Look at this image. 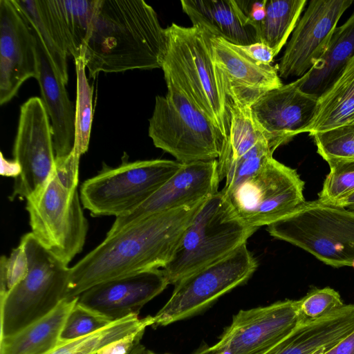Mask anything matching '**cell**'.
I'll return each instance as SVG.
<instances>
[{"label":"cell","mask_w":354,"mask_h":354,"mask_svg":"<svg viewBox=\"0 0 354 354\" xmlns=\"http://www.w3.org/2000/svg\"><path fill=\"white\" fill-rule=\"evenodd\" d=\"M217 160L183 163L182 167L146 201L115 218L111 236L148 216L205 201L218 192Z\"/></svg>","instance_id":"9a60e30c"},{"label":"cell","mask_w":354,"mask_h":354,"mask_svg":"<svg viewBox=\"0 0 354 354\" xmlns=\"http://www.w3.org/2000/svg\"><path fill=\"white\" fill-rule=\"evenodd\" d=\"M153 322L152 316L140 319L138 315H131L87 336L59 342L46 354H96L106 344L139 329L152 326Z\"/></svg>","instance_id":"f1b7e54d"},{"label":"cell","mask_w":354,"mask_h":354,"mask_svg":"<svg viewBox=\"0 0 354 354\" xmlns=\"http://www.w3.org/2000/svg\"><path fill=\"white\" fill-rule=\"evenodd\" d=\"M77 87L75 116V145L73 153L80 158L88 148L93 122V89L88 84L86 75V66L80 55L74 59Z\"/></svg>","instance_id":"f546056e"},{"label":"cell","mask_w":354,"mask_h":354,"mask_svg":"<svg viewBox=\"0 0 354 354\" xmlns=\"http://www.w3.org/2000/svg\"><path fill=\"white\" fill-rule=\"evenodd\" d=\"M326 161L330 172L318 199L332 204L354 192V160L331 158Z\"/></svg>","instance_id":"1f68e13d"},{"label":"cell","mask_w":354,"mask_h":354,"mask_svg":"<svg viewBox=\"0 0 354 354\" xmlns=\"http://www.w3.org/2000/svg\"><path fill=\"white\" fill-rule=\"evenodd\" d=\"M332 205L344 208L347 207L348 209L354 210V192L342 199L337 201L336 202L332 203Z\"/></svg>","instance_id":"b9f144b4"},{"label":"cell","mask_w":354,"mask_h":354,"mask_svg":"<svg viewBox=\"0 0 354 354\" xmlns=\"http://www.w3.org/2000/svg\"><path fill=\"white\" fill-rule=\"evenodd\" d=\"M279 147L268 138L260 140L252 147L232 162L226 170L225 190H230L257 173L273 158Z\"/></svg>","instance_id":"4dcf8cb0"},{"label":"cell","mask_w":354,"mask_h":354,"mask_svg":"<svg viewBox=\"0 0 354 354\" xmlns=\"http://www.w3.org/2000/svg\"><path fill=\"white\" fill-rule=\"evenodd\" d=\"M242 19L247 26L253 27L259 35L266 17L268 0H234Z\"/></svg>","instance_id":"8d00e7d4"},{"label":"cell","mask_w":354,"mask_h":354,"mask_svg":"<svg viewBox=\"0 0 354 354\" xmlns=\"http://www.w3.org/2000/svg\"><path fill=\"white\" fill-rule=\"evenodd\" d=\"M68 56L79 57L92 21L96 0H47Z\"/></svg>","instance_id":"4316f807"},{"label":"cell","mask_w":354,"mask_h":354,"mask_svg":"<svg viewBox=\"0 0 354 354\" xmlns=\"http://www.w3.org/2000/svg\"><path fill=\"white\" fill-rule=\"evenodd\" d=\"M112 322L106 317L81 305L77 301L64 322L59 342H64L87 336Z\"/></svg>","instance_id":"d6a6232c"},{"label":"cell","mask_w":354,"mask_h":354,"mask_svg":"<svg viewBox=\"0 0 354 354\" xmlns=\"http://www.w3.org/2000/svg\"><path fill=\"white\" fill-rule=\"evenodd\" d=\"M257 268V261L246 243L226 257L185 277L175 284L170 299L153 316L152 327L167 326L198 313L245 283Z\"/></svg>","instance_id":"8fae6325"},{"label":"cell","mask_w":354,"mask_h":354,"mask_svg":"<svg viewBox=\"0 0 354 354\" xmlns=\"http://www.w3.org/2000/svg\"><path fill=\"white\" fill-rule=\"evenodd\" d=\"M28 261L26 277L0 296L1 336H10L53 311L65 299L71 268L32 232L21 239Z\"/></svg>","instance_id":"8992f818"},{"label":"cell","mask_w":354,"mask_h":354,"mask_svg":"<svg viewBox=\"0 0 354 354\" xmlns=\"http://www.w3.org/2000/svg\"><path fill=\"white\" fill-rule=\"evenodd\" d=\"M182 9L194 26L237 46L259 42L257 30L247 26L234 0H181Z\"/></svg>","instance_id":"7402d4cb"},{"label":"cell","mask_w":354,"mask_h":354,"mask_svg":"<svg viewBox=\"0 0 354 354\" xmlns=\"http://www.w3.org/2000/svg\"><path fill=\"white\" fill-rule=\"evenodd\" d=\"M354 125V56L333 84L318 97L317 115L309 133Z\"/></svg>","instance_id":"d4e9b609"},{"label":"cell","mask_w":354,"mask_h":354,"mask_svg":"<svg viewBox=\"0 0 354 354\" xmlns=\"http://www.w3.org/2000/svg\"><path fill=\"white\" fill-rule=\"evenodd\" d=\"M146 328L139 329L106 344L96 354H130L140 344Z\"/></svg>","instance_id":"74e56055"},{"label":"cell","mask_w":354,"mask_h":354,"mask_svg":"<svg viewBox=\"0 0 354 354\" xmlns=\"http://www.w3.org/2000/svg\"><path fill=\"white\" fill-rule=\"evenodd\" d=\"M257 229L232 214L222 190L206 199L162 268L169 284L226 257L247 243Z\"/></svg>","instance_id":"52a82bcc"},{"label":"cell","mask_w":354,"mask_h":354,"mask_svg":"<svg viewBox=\"0 0 354 354\" xmlns=\"http://www.w3.org/2000/svg\"><path fill=\"white\" fill-rule=\"evenodd\" d=\"M324 354H354V331Z\"/></svg>","instance_id":"ab89813d"},{"label":"cell","mask_w":354,"mask_h":354,"mask_svg":"<svg viewBox=\"0 0 354 354\" xmlns=\"http://www.w3.org/2000/svg\"><path fill=\"white\" fill-rule=\"evenodd\" d=\"M301 322L298 300L241 310L212 348L214 354H264Z\"/></svg>","instance_id":"4fadbf2b"},{"label":"cell","mask_w":354,"mask_h":354,"mask_svg":"<svg viewBox=\"0 0 354 354\" xmlns=\"http://www.w3.org/2000/svg\"><path fill=\"white\" fill-rule=\"evenodd\" d=\"M144 348V346L140 344L132 351V352L130 354H138Z\"/></svg>","instance_id":"ee69618b"},{"label":"cell","mask_w":354,"mask_h":354,"mask_svg":"<svg viewBox=\"0 0 354 354\" xmlns=\"http://www.w3.org/2000/svg\"><path fill=\"white\" fill-rule=\"evenodd\" d=\"M167 92L156 97L149 124L154 146L181 163L217 160L225 138L178 82L164 73Z\"/></svg>","instance_id":"5b68a950"},{"label":"cell","mask_w":354,"mask_h":354,"mask_svg":"<svg viewBox=\"0 0 354 354\" xmlns=\"http://www.w3.org/2000/svg\"><path fill=\"white\" fill-rule=\"evenodd\" d=\"M41 41L58 77L67 84L68 57L47 0H13Z\"/></svg>","instance_id":"484cf974"},{"label":"cell","mask_w":354,"mask_h":354,"mask_svg":"<svg viewBox=\"0 0 354 354\" xmlns=\"http://www.w3.org/2000/svg\"><path fill=\"white\" fill-rule=\"evenodd\" d=\"M138 354H157L151 351L146 350L145 348H142ZM168 354V353H166Z\"/></svg>","instance_id":"f6af8a7d"},{"label":"cell","mask_w":354,"mask_h":354,"mask_svg":"<svg viewBox=\"0 0 354 354\" xmlns=\"http://www.w3.org/2000/svg\"><path fill=\"white\" fill-rule=\"evenodd\" d=\"M267 231L329 266H354V212L346 208L319 199L305 201Z\"/></svg>","instance_id":"ba28073f"},{"label":"cell","mask_w":354,"mask_h":354,"mask_svg":"<svg viewBox=\"0 0 354 354\" xmlns=\"http://www.w3.org/2000/svg\"><path fill=\"white\" fill-rule=\"evenodd\" d=\"M32 31L37 41V80L51 124L55 159L63 160L74 148L75 106L68 97L66 84L58 77L41 41Z\"/></svg>","instance_id":"d6986e66"},{"label":"cell","mask_w":354,"mask_h":354,"mask_svg":"<svg viewBox=\"0 0 354 354\" xmlns=\"http://www.w3.org/2000/svg\"><path fill=\"white\" fill-rule=\"evenodd\" d=\"M354 56V12L337 27L323 57L300 78V88L319 97L337 80Z\"/></svg>","instance_id":"cb8c5ba5"},{"label":"cell","mask_w":354,"mask_h":354,"mask_svg":"<svg viewBox=\"0 0 354 354\" xmlns=\"http://www.w3.org/2000/svg\"><path fill=\"white\" fill-rule=\"evenodd\" d=\"M304 187L296 169L272 158L234 188L221 190L234 217L258 230L286 218L302 205Z\"/></svg>","instance_id":"30bf717a"},{"label":"cell","mask_w":354,"mask_h":354,"mask_svg":"<svg viewBox=\"0 0 354 354\" xmlns=\"http://www.w3.org/2000/svg\"><path fill=\"white\" fill-rule=\"evenodd\" d=\"M302 322L321 318L344 304L338 292L329 287L315 288L298 300Z\"/></svg>","instance_id":"e575fe53"},{"label":"cell","mask_w":354,"mask_h":354,"mask_svg":"<svg viewBox=\"0 0 354 354\" xmlns=\"http://www.w3.org/2000/svg\"><path fill=\"white\" fill-rule=\"evenodd\" d=\"M167 34L143 0H96L80 55L90 77L162 68Z\"/></svg>","instance_id":"7a4b0ae2"},{"label":"cell","mask_w":354,"mask_h":354,"mask_svg":"<svg viewBox=\"0 0 354 354\" xmlns=\"http://www.w3.org/2000/svg\"><path fill=\"white\" fill-rule=\"evenodd\" d=\"M192 354H214V351L212 350V346H209L207 344H204L199 347Z\"/></svg>","instance_id":"7bdbcfd3"},{"label":"cell","mask_w":354,"mask_h":354,"mask_svg":"<svg viewBox=\"0 0 354 354\" xmlns=\"http://www.w3.org/2000/svg\"><path fill=\"white\" fill-rule=\"evenodd\" d=\"M77 297L64 299L50 313L16 333L0 339V354H46L59 344L68 313Z\"/></svg>","instance_id":"603a6c76"},{"label":"cell","mask_w":354,"mask_h":354,"mask_svg":"<svg viewBox=\"0 0 354 354\" xmlns=\"http://www.w3.org/2000/svg\"><path fill=\"white\" fill-rule=\"evenodd\" d=\"M169 285L162 269H153L96 284L77 296V302L111 322L131 315Z\"/></svg>","instance_id":"ac0fdd59"},{"label":"cell","mask_w":354,"mask_h":354,"mask_svg":"<svg viewBox=\"0 0 354 354\" xmlns=\"http://www.w3.org/2000/svg\"><path fill=\"white\" fill-rule=\"evenodd\" d=\"M237 46L250 58L260 64H271L276 56L271 48L261 41Z\"/></svg>","instance_id":"f35d334b"},{"label":"cell","mask_w":354,"mask_h":354,"mask_svg":"<svg viewBox=\"0 0 354 354\" xmlns=\"http://www.w3.org/2000/svg\"><path fill=\"white\" fill-rule=\"evenodd\" d=\"M177 160L153 159L104 164L80 189L84 208L93 216H124L146 201L182 167Z\"/></svg>","instance_id":"9c48e42d"},{"label":"cell","mask_w":354,"mask_h":354,"mask_svg":"<svg viewBox=\"0 0 354 354\" xmlns=\"http://www.w3.org/2000/svg\"><path fill=\"white\" fill-rule=\"evenodd\" d=\"M354 331V304L317 319L301 322L264 354H324Z\"/></svg>","instance_id":"ffe728a7"},{"label":"cell","mask_w":354,"mask_h":354,"mask_svg":"<svg viewBox=\"0 0 354 354\" xmlns=\"http://www.w3.org/2000/svg\"><path fill=\"white\" fill-rule=\"evenodd\" d=\"M317 153L327 159L354 160V125L342 126L312 135Z\"/></svg>","instance_id":"836d02e7"},{"label":"cell","mask_w":354,"mask_h":354,"mask_svg":"<svg viewBox=\"0 0 354 354\" xmlns=\"http://www.w3.org/2000/svg\"><path fill=\"white\" fill-rule=\"evenodd\" d=\"M318 109V97L300 88V78L261 95L252 104L254 121L279 146L295 136L309 133Z\"/></svg>","instance_id":"e0dca14e"},{"label":"cell","mask_w":354,"mask_h":354,"mask_svg":"<svg viewBox=\"0 0 354 354\" xmlns=\"http://www.w3.org/2000/svg\"><path fill=\"white\" fill-rule=\"evenodd\" d=\"M352 0L310 1L277 65L280 77H302L326 53L337 22Z\"/></svg>","instance_id":"5bb4252c"},{"label":"cell","mask_w":354,"mask_h":354,"mask_svg":"<svg viewBox=\"0 0 354 354\" xmlns=\"http://www.w3.org/2000/svg\"><path fill=\"white\" fill-rule=\"evenodd\" d=\"M13 156L21 174L10 199H27L40 190L56 167L51 124L41 98L30 97L20 107Z\"/></svg>","instance_id":"7c38bea8"},{"label":"cell","mask_w":354,"mask_h":354,"mask_svg":"<svg viewBox=\"0 0 354 354\" xmlns=\"http://www.w3.org/2000/svg\"><path fill=\"white\" fill-rule=\"evenodd\" d=\"M1 174L6 176L18 177L21 174V167L15 160L8 161L3 158L1 153Z\"/></svg>","instance_id":"60d3db41"},{"label":"cell","mask_w":354,"mask_h":354,"mask_svg":"<svg viewBox=\"0 0 354 354\" xmlns=\"http://www.w3.org/2000/svg\"><path fill=\"white\" fill-rule=\"evenodd\" d=\"M28 261L21 244L14 248L10 256L0 260V296L8 292L28 274Z\"/></svg>","instance_id":"d590c367"},{"label":"cell","mask_w":354,"mask_h":354,"mask_svg":"<svg viewBox=\"0 0 354 354\" xmlns=\"http://www.w3.org/2000/svg\"><path fill=\"white\" fill-rule=\"evenodd\" d=\"M210 41L216 71L223 88L233 86L263 93L283 85L277 67L254 61L236 45L221 37L211 35Z\"/></svg>","instance_id":"44dd1931"},{"label":"cell","mask_w":354,"mask_h":354,"mask_svg":"<svg viewBox=\"0 0 354 354\" xmlns=\"http://www.w3.org/2000/svg\"><path fill=\"white\" fill-rule=\"evenodd\" d=\"M306 0H268L259 40L277 55L293 32L306 4Z\"/></svg>","instance_id":"83f0119b"},{"label":"cell","mask_w":354,"mask_h":354,"mask_svg":"<svg viewBox=\"0 0 354 354\" xmlns=\"http://www.w3.org/2000/svg\"><path fill=\"white\" fill-rule=\"evenodd\" d=\"M165 30L167 50L161 68L178 82L225 140L230 124L228 98L216 71L211 34L200 26L174 23Z\"/></svg>","instance_id":"277c9868"},{"label":"cell","mask_w":354,"mask_h":354,"mask_svg":"<svg viewBox=\"0 0 354 354\" xmlns=\"http://www.w3.org/2000/svg\"><path fill=\"white\" fill-rule=\"evenodd\" d=\"M80 158L61 160L44 186L26 199L32 233L68 264L83 249L88 230L77 191Z\"/></svg>","instance_id":"3957f363"},{"label":"cell","mask_w":354,"mask_h":354,"mask_svg":"<svg viewBox=\"0 0 354 354\" xmlns=\"http://www.w3.org/2000/svg\"><path fill=\"white\" fill-rule=\"evenodd\" d=\"M205 201L148 216L106 236L71 268L65 299L104 281L164 268Z\"/></svg>","instance_id":"6da1fadb"},{"label":"cell","mask_w":354,"mask_h":354,"mask_svg":"<svg viewBox=\"0 0 354 354\" xmlns=\"http://www.w3.org/2000/svg\"><path fill=\"white\" fill-rule=\"evenodd\" d=\"M38 76L35 34L13 0H0V104Z\"/></svg>","instance_id":"2e32d148"}]
</instances>
